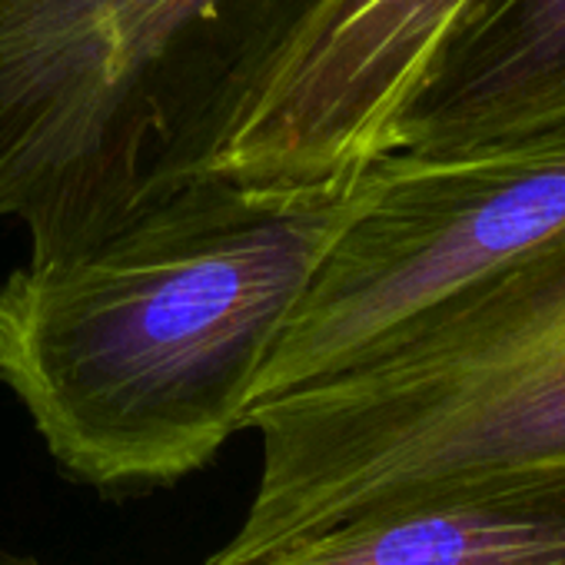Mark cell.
<instances>
[{
    "mask_svg": "<svg viewBox=\"0 0 565 565\" xmlns=\"http://www.w3.org/2000/svg\"><path fill=\"white\" fill-rule=\"evenodd\" d=\"M360 173L317 190L193 177L117 226L28 256L0 287V383L74 479L160 489L203 469L350 220Z\"/></svg>",
    "mask_w": 565,
    "mask_h": 565,
    "instance_id": "cell-1",
    "label": "cell"
},
{
    "mask_svg": "<svg viewBox=\"0 0 565 565\" xmlns=\"http://www.w3.org/2000/svg\"><path fill=\"white\" fill-rule=\"evenodd\" d=\"M259 479L206 565L565 462V233L363 360L256 403Z\"/></svg>",
    "mask_w": 565,
    "mask_h": 565,
    "instance_id": "cell-2",
    "label": "cell"
},
{
    "mask_svg": "<svg viewBox=\"0 0 565 565\" xmlns=\"http://www.w3.org/2000/svg\"><path fill=\"white\" fill-rule=\"evenodd\" d=\"M282 0H0V220L31 256L117 226Z\"/></svg>",
    "mask_w": 565,
    "mask_h": 565,
    "instance_id": "cell-3",
    "label": "cell"
},
{
    "mask_svg": "<svg viewBox=\"0 0 565 565\" xmlns=\"http://www.w3.org/2000/svg\"><path fill=\"white\" fill-rule=\"evenodd\" d=\"M565 233V140L390 150L282 323L253 403L323 380Z\"/></svg>",
    "mask_w": 565,
    "mask_h": 565,
    "instance_id": "cell-4",
    "label": "cell"
},
{
    "mask_svg": "<svg viewBox=\"0 0 565 565\" xmlns=\"http://www.w3.org/2000/svg\"><path fill=\"white\" fill-rule=\"evenodd\" d=\"M476 0H310L157 163L150 186L216 177L249 190L347 183L396 143L436 54Z\"/></svg>",
    "mask_w": 565,
    "mask_h": 565,
    "instance_id": "cell-5",
    "label": "cell"
},
{
    "mask_svg": "<svg viewBox=\"0 0 565 565\" xmlns=\"http://www.w3.org/2000/svg\"><path fill=\"white\" fill-rule=\"evenodd\" d=\"M565 140V0H476L413 94L393 150Z\"/></svg>",
    "mask_w": 565,
    "mask_h": 565,
    "instance_id": "cell-6",
    "label": "cell"
},
{
    "mask_svg": "<svg viewBox=\"0 0 565 565\" xmlns=\"http://www.w3.org/2000/svg\"><path fill=\"white\" fill-rule=\"evenodd\" d=\"M249 565H565V462L366 515Z\"/></svg>",
    "mask_w": 565,
    "mask_h": 565,
    "instance_id": "cell-7",
    "label": "cell"
}]
</instances>
